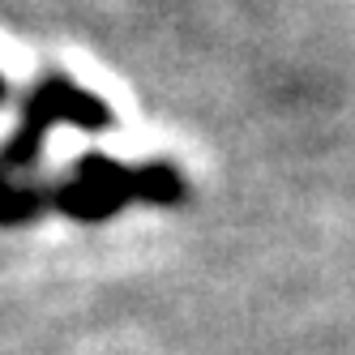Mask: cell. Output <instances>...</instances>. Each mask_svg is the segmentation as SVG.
Returning <instances> with one entry per match:
<instances>
[{"label": "cell", "mask_w": 355, "mask_h": 355, "mask_svg": "<svg viewBox=\"0 0 355 355\" xmlns=\"http://www.w3.org/2000/svg\"><path fill=\"white\" fill-rule=\"evenodd\" d=\"M184 193V180L171 167H120L107 155H90L78 163V175L56 193V206L78 214V218H103L116 206H124L129 197L146 201H175Z\"/></svg>", "instance_id": "6da1fadb"}, {"label": "cell", "mask_w": 355, "mask_h": 355, "mask_svg": "<svg viewBox=\"0 0 355 355\" xmlns=\"http://www.w3.org/2000/svg\"><path fill=\"white\" fill-rule=\"evenodd\" d=\"M52 124H78V129H107L112 124V112L103 98H94L90 90L73 86L69 78H43L31 94L26 103V120H21V129L13 133V141L5 146V155H0V167L13 171V167H26L39 146L47 137V129Z\"/></svg>", "instance_id": "7a4b0ae2"}, {"label": "cell", "mask_w": 355, "mask_h": 355, "mask_svg": "<svg viewBox=\"0 0 355 355\" xmlns=\"http://www.w3.org/2000/svg\"><path fill=\"white\" fill-rule=\"evenodd\" d=\"M39 206V197L26 189H13L9 180H0V223H13V218H26Z\"/></svg>", "instance_id": "3957f363"}, {"label": "cell", "mask_w": 355, "mask_h": 355, "mask_svg": "<svg viewBox=\"0 0 355 355\" xmlns=\"http://www.w3.org/2000/svg\"><path fill=\"white\" fill-rule=\"evenodd\" d=\"M0 98H5V78H0Z\"/></svg>", "instance_id": "277c9868"}]
</instances>
